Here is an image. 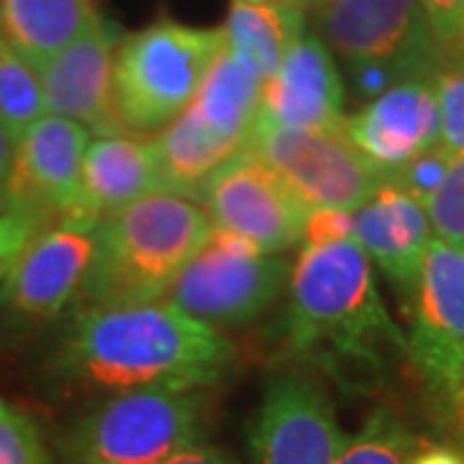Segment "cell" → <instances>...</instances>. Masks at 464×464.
<instances>
[{
    "label": "cell",
    "mask_w": 464,
    "mask_h": 464,
    "mask_svg": "<svg viewBox=\"0 0 464 464\" xmlns=\"http://www.w3.org/2000/svg\"><path fill=\"white\" fill-rule=\"evenodd\" d=\"M405 351V333L387 313L374 266L356 240L299 253L279 320L282 362L364 392Z\"/></svg>",
    "instance_id": "cell-1"
},
{
    "label": "cell",
    "mask_w": 464,
    "mask_h": 464,
    "mask_svg": "<svg viewBox=\"0 0 464 464\" xmlns=\"http://www.w3.org/2000/svg\"><path fill=\"white\" fill-rule=\"evenodd\" d=\"M235 343L166 299L119 307H85L72 317L60 372L109 395L134 390L215 387L230 374Z\"/></svg>",
    "instance_id": "cell-2"
},
{
    "label": "cell",
    "mask_w": 464,
    "mask_h": 464,
    "mask_svg": "<svg viewBox=\"0 0 464 464\" xmlns=\"http://www.w3.org/2000/svg\"><path fill=\"white\" fill-rule=\"evenodd\" d=\"M212 222L179 194H152L106 215L81 295L88 307L142 304L166 297L186 264L209 240Z\"/></svg>",
    "instance_id": "cell-3"
},
{
    "label": "cell",
    "mask_w": 464,
    "mask_h": 464,
    "mask_svg": "<svg viewBox=\"0 0 464 464\" xmlns=\"http://www.w3.org/2000/svg\"><path fill=\"white\" fill-rule=\"evenodd\" d=\"M225 50L219 29L155 21L119 39L114 54V101L124 130L155 134L183 114Z\"/></svg>",
    "instance_id": "cell-4"
},
{
    "label": "cell",
    "mask_w": 464,
    "mask_h": 464,
    "mask_svg": "<svg viewBox=\"0 0 464 464\" xmlns=\"http://www.w3.org/2000/svg\"><path fill=\"white\" fill-rule=\"evenodd\" d=\"M207 441V405L199 392H119L85 413L67 436L70 464H160Z\"/></svg>",
    "instance_id": "cell-5"
},
{
    "label": "cell",
    "mask_w": 464,
    "mask_h": 464,
    "mask_svg": "<svg viewBox=\"0 0 464 464\" xmlns=\"http://www.w3.org/2000/svg\"><path fill=\"white\" fill-rule=\"evenodd\" d=\"M408 315V362L444 415L464 420V246L431 240Z\"/></svg>",
    "instance_id": "cell-6"
},
{
    "label": "cell",
    "mask_w": 464,
    "mask_h": 464,
    "mask_svg": "<svg viewBox=\"0 0 464 464\" xmlns=\"http://www.w3.org/2000/svg\"><path fill=\"white\" fill-rule=\"evenodd\" d=\"M315 26L346 70L380 67L405 83L433 78L444 63L418 0H333L315 14Z\"/></svg>",
    "instance_id": "cell-7"
},
{
    "label": "cell",
    "mask_w": 464,
    "mask_h": 464,
    "mask_svg": "<svg viewBox=\"0 0 464 464\" xmlns=\"http://www.w3.org/2000/svg\"><path fill=\"white\" fill-rule=\"evenodd\" d=\"M248 150L282 179L307 212H356L374 197L382 183H387L380 170L353 148L343 127L286 130L258 119Z\"/></svg>",
    "instance_id": "cell-8"
},
{
    "label": "cell",
    "mask_w": 464,
    "mask_h": 464,
    "mask_svg": "<svg viewBox=\"0 0 464 464\" xmlns=\"http://www.w3.org/2000/svg\"><path fill=\"white\" fill-rule=\"evenodd\" d=\"M289 276L292 266L279 253L237 258L204 243L163 299L215 331L243 328L279 302Z\"/></svg>",
    "instance_id": "cell-9"
},
{
    "label": "cell",
    "mask_w": 464,
    "mask_h": 464,
    "mask_svg": "<svg viewBox=\"0 0 464 464\" xmlns=\"http://www.w3.org/2000/svg\"><path fill=\"white\" fill-rule=\"evenodd\" d=\"M341 431L328 390L310 372H279L250 423V464H335Z\"/></svg>",
    "instance_id": "cell-10"
},
{
    "label": "cell",
    "mask_w": 464,
    "mask_h": 464,
    "mask_svg": "<svg viewBox=\"0 0 464 464\" xmlns=\"http://www.w3.org/2000/svg\"><path fill=\"white\" fill-rule=\"evenodd\" d=\"M197 199L204 204L212 227L232 230L261 253L276 256L302 240L307 209L264 160L243 148L201 186Z\"/></svg>",
    "instance_id": "cell-11"
},
{
    "label": "cell",
    "mask_w": 464,
    "mask_h": 464,
    "mask_svg": "<svg viewBox=\"0 0 464 464\" xmlns=\"http://www.w3.org/2000/svg\"><path fill=\"white\" fill-rule=\"evenodd\" d=\"M91 132L63 116L44 114L14 145L3 209L24 212L44 227L70 215Z\"/></svg>",
    "instance_id": "cell-12"
},
{
    "label": "cell",
    "mask_w": 464,
    "mask_h": 464,
    "mask_svg": "<svg viewBox=\"0 0 464 464\" xmlns=\"http://www.w3.org/2000/svg\"><path fill=\"white\" fill-rule=\"evenodd\" d=\"M96 219L67 215L42 230L3 279L0 299L16 315L50 320L83 286L96 248Z\"/></svg>",
    "instance_id": "cell-13"
},
{
    "label": "cell",
    "mask_w": 464,
    "mask_h": 464,
    "mask_svg": "<svg viewBox=\"0 0 464 464\" xmlns=\"http://www.w3.org/2000/svg\"><path fill=\"white\" fill-rule=\"evenodd\" d=\"M119 26L96 14L85 32L36 70L47 111L70 119L96 137L127 132L114 101V54Z\"/></svg>",
    "instance_id": "cell-14"
},
{
    "label": "cell",
    "mask_w": 464,
    "mask_h": 464,
    "mask_svg": "<svg viewBox=\"0 0 464 464\" xmlns=\"http://www.w3.org/2000/svg\"><path fill=\"white\" fill-rule=\"evenodd\" d=\"M353 148L390 181L400 168L439 145L441 119L433 78L392 85L343 119Z\"/></svg>",
    "instance_id": "cell-15"
},
{
    "label": "cell",
    "mask_w": 464,
    "mask_h": 464,
    "mask_svg": "<svg viewBox=\"0 0 464 464\" xmlns=\"http://www.w3.org/2000/svg\"><path fill=\"white\" fill-rule=\"evenodd\" d=\"M343 103L346 85L335 54L317 34H304L264 81L258 119L286 130H338L346 119Z\"/></svg>",
    "instance_id": "cell-16"
},
{
    "label": "cell",
    "mask_w": 464,
    "mask_h": 464,
    "mask_svg": "<svg viewBox=\"0 0 464 464\" xmlns=\"http://www.w3.org/2000/svg\"><path fill=\"white\" fill-rule=\"evenodd\" d=\"M353 240L366 258L390 279L405 304H411L433 240L426 207L387 181L353 212Z\"/></svg>",
    "instance_id": "cell-17"
},
{
    "label": "cell",
    "mask_w": 464,
    "mask_h": 464,
    "mask_svg": "<svg viewBox=\"0 0 464 464\" xmlns=\"http://www.w3.org/2000/svg\"><path fill=\"white\" fill-rule=\"evenodd\" d=\"M160 191V168L152 140L132 132L93 137L85 148L78 197L70 215L101 222L106 215Z\"/></svg>",
    "instance_id": "cell-18"
},
{
    "label": "cell",
    "mask_w": 464,
    "mask_h": 464,
    "mask_svg": "<svg viewBox=\"0 0 464 464\" xmlns=\"http://www.w3.org/2000/svg\"><path fill=\"white\" fill-rule=\"evenodd\" d=\"M93 18V0H0V34L34 70L72 44Z\"/></svg>",
    "instance_id": "cell-19"
},
{
    "label": "cell",
    "mask_w": 464,
    "mask_h": 464,
    "mask_svg": "<svg viewBox=\"0 0 464 464\" xmlns=\"http://www.w3.org/2000/svg\"><path fill=\"white\" fill-rule=\"evenodd\" d=\"M261 88L264 81L256 70L243 63L227 47L219 52L209 67L191 109L199 119L232 148H248V140L261 114Z\"/></svg>",
    "instance_id": "cell-20"
},
{
    "label": "cell",
    "mask_w": 464,
    "mask_h": 464,
    "mask_svg": "<svg viewBox=\"0 0 464 464\" xmlns=\"http://www.w3.org/2000/svg\"><path fill=\"white\" fill-rule=\"evenodd\" d=\"M160 168V186L168 194H179L197 201L201 186L215 176L219 168L237 155L217 132H212L199 114L188 106L152 140Z\"/></svg>",
    "instance_id": "cell-21"
},
{
    "label": "cell",
    "mask_w": 464,
    "mask_h": 464,
    "mask_svg": "<svg viewBox=\"0 0 464 464\" xmlns=\"http://www.w3.org/2000/svg\"><path fill=\"white\" fill-rule=\"evenodd\" d=\"M304 16L297 8L276 3H237L232 0L222 24L225 47L248 63L261 81H268L286 52L304 36Z\"/></svg>",
    "instance_id": "cell-22"
},
{
    "label": "cell",
    "mask_w": 464,
    "mask_h": 464,
    "mask_svg": "<svg viewBox=\"0 0 464 464\" xmlns=\"http://www.w3.org/2000/svg\"><path fill=\"white\" fill-rule=\"evenodd\" d=\"M47 111L42 81L21 54L0 34V124L11 145Z\"/></svg>",
    "instance_id": "cell-23"
},
{
    "label": "cell",
    "mask_w": 464,
    "mask_h": 464,
    "mask_svg": "<svg viewBox=\"0 0 464 464\" xmlns=\"http://www.w3.org/2000/svg\"><path fill=\"white\" fill-rule=\"evenodd\" d=\"M418 441L398 415L380 408L359 431L346 436L335 464H411Z\"/></svg>",
    "instance_id": "cell-24"
},
{
    "label": "cell",
    "mask_w": 464,
    "mask_h": 464,
    "mask_svg": "<svg viewBox=\"0 0 464 464\" xmlns=\"http://www.w3.org/2000/svg\"><path fill=\"white\" fill-rule=\"evenodd\" d=\"M441 134L439 148L447 155L464 152V57H449L433 75Z\"/></svg>",
    "instance_id": "cell-25"
},
{
    "label": "cell",
    "mask_w": 464,
    "mask_h": 464,
    "mask_svg": "<svg viewBox=\"0 0 464 464\" xmlns=\"http://www.w3.org/2000/svg\"><path fill=\"white\" fill-rule=\"evenodd\" d=\"M426 215L433 240L464 246V152L451 155L444 181L426 204Z\"/></svg>",
    "instance_id": "cell-26"
},
{
    "label": "cell",
    "mask_w": 464,
    "mask_h": 464,
    "mask_svg": "<svg viewBox=\"0 0 464 464\" xmlns=\"http://www.w3.org/2000/svg\"><path fill=\"white\" fill-rule=\"evenodd\" d=\"M0 464H50L32 420L0 400Z\"/></svg>",
    "instance_id": "cell-27"
},
{
    "label": "cell",
    "mask_w": 464,
    "mask_h": 464,
    "mask_svg": "<svg viewBox=\"0 0 464 464\" xmlns=\"http://www.w3.org/2000/svg\"><path fill=\"white\" fill-rule=\"evenodd\" d=\"M449 160H451V155H447L444 150L436 145V148L420 152L408 166L400 168L398 173L390 179V183L400 186L405 194H411L415 201H420L426 207L429 199L436 194V188L444 181V176H447Z\"/></svg>",
    "instance_id": "cell-28"
},
{
    "label": "cell",
    "mask_w": 464,
    "mask_h": 464,
    "mask_svg": "<svg viewBox=\"0 0 464 464\" xmlns=\"http://www.w3.org/2000/svg\"><path fill=\"white\" fill-rule=\"evenodd\" d=\"M42 230H47V227L32 215L0 209V282L8 276L18 256L29 248V243Z\"/></svg>",
    "instance_id": "cell-29"
},
{
    "label": "cell",
    "mask_w": 464,
    "mask_h": 464,
    "mask_svg": "<svg viewBox=\"0 0 464 464\" xmlns=\"http://www.w3.org/2000/svg\"><path fill=\"white\" fill-rule=\"evenodd\" d=\"M356 225H353V212L343 209H313L304 217L302 225V240L304 248H325L335 243L353 240Z\"/></svg>",
    "instance_id": "cell-30"
},
{
    "label": "cell",
    "mask_w": 464,
    "mask_h": 464,
    "mask_svg": "<svg viewBox=\"0 0 464 464\" xmlns=\"http://www.w3.org/2000/svg\"><path fill=\"white\" fill-rule=\"evenodd\" d=\"M429 21L436 44L444 52V60L454 50L464 24V0H418Z\"/></svg>",
    "instance_id": "cell-31"
},
{
    "label": "cell",
    "mask_w": 464,
    "mask_h": 464,
    "mask_svg": "<svg viewBox=\"0 0 464 464\" xmlns=\"http://www.w3.org/2000/svg\"><path fill=\"white\" fill-rule=\"evenodd\" d=\"M160 464H237L232 459L227 451H222V449L209 447L207 441L204 444H197V447L191 449H183L179 454H173L170 459Z\"/></svg>",
    "instance_id": "cell-32"
},
{
    "label": "cell",
    "mask_w": 464,
    "mask_h": 464,
    "mask_svg": "<svg viewBox=\"0 0 464 464\" xmlns=\"http://www.w3.org/2000/svg\"><path fill=\"white\" fill-rule=\"evenodd\" d=\"M411 464H464V451L449 444H433L420 439Z\"/></svg>",
    "instance_id": "cell-33"
},
{
    "label": "cell",
    "mask_w": 464,
    "mask_h": 464,
    "mask_svg": "<svg viewBox=\"0 0 464 464\" xmlns=\"http://www.w3.org/2000/svg\"><path fill=\"white\" fill-rule=\"evenodd\" d=\"M11 152H14V145L8 142L5 130L0 124V209H3V194H5V176H8V166H11Z\"/></svg>",
    "instance_id": "cell-34"
},
{
    "label": "cell",
    "mask_w": 464,
    "mask_h": 464,
    "mask_svg": "<svg viewBox=\"0 0 464 464\" xmlns=\"http://www.w3.org/2000/svg\"><path fill=\"white\" fill-rule=\"evenodd\" d=\"M286 5H292V8H297L302 14H317V11H323L328 3L333 0H282Z\"/></svg>",
    "instance_id": "cell-35"
},
{
    "label": "cell",
    "mask_w": 464,
    "mask_h": 464,
    "mask_svg": "<svg viewBox=\"0 0 464 464\" xmlns=\"http://www.w3.org/2000/svg\"><path fill=\"white\" fill-rule=\"evenodd\" d=\"M449 57H464V24H462V32H459V39H457L454 50L449 52ZM449 57H447V60H449Z\"/></svg>",
    "instance_id": "cell-36"
},
{
    "label": "cell",
    "mask_w": 464,
    "mask_h": 464,
    "mask_svg": "<svg viewBox=\"0 0 464 464\" xmlns=\"http://www.w3.org/2000/svg\"><path fill=\"white\" fill-rule=\"evenodd\" d=\"M237 3H276V0H237Z\"/></svg>",
    "instance_id": "cell-37"
}]
</instances>
